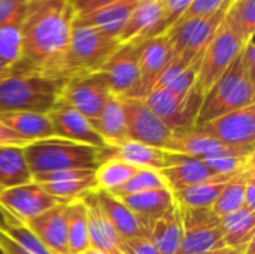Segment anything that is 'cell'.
Wrapping results in <instances>:
<instances>
[{
  "instance_id": "1",
  "label": "cell",
  "mask_w": 255,
  "mask_h": 254,
  "mask_svg": "<svg viewBox=\"0 0 255 254\" xmlns=\"http://www.w3.org/2000/svg\"><path fill=\"white\" fill-rule=\"evenodd\" d=\"M73 19L70 0H27L21 22V58L12 66V75L61 78Z\"/></svg>"
},
{
  "instance_id": "2",
  "label": "cell",
  "mask_w": 255,
  "mask_h": 254,
  "mask_svg": "<svg viewBox=\"0 0 255 254\" xmlns=\"http://www.w3.org/2000/svg\"><path fill=\"white\" fill-rule=\"evenodd\" d=\"M66 81L42 75H9L0 81V114H48L58 102Z\"/></svg>"
},
{
  "instance_id": "3",
  "label": "cell",
  "mask_w": 255,
  "mask_h": 254,
  "mask_svg": "<svg viewBox=\"0 0 255 254\" xmlns=\"http://www.w3.org/2000/svg\"><path fill=\"white\" fill-rule=\"evenodd\" d=\"M251 105H255V79L245 70L239 52L229 69L203 96L194 127Z\"/></svg>"
},
{
  "instance_id": "4",
  "label": "cell",
  "mask_w": 255,
  "mask_h": 254,
  "mask_svg": "<svg viewBox=\"0 0 255 254\" xmlns=\"http://www.w3.org/2000/svg\"><path fill=\"white\" fill-rule=\"evenodd\" d=\"M31 174L63 169H97L102 163V148L60 138H48L22 147Z\"/></svg>"
},
{
  "instance_id": "5",
  "label": "cell",
  "mask_w": 255,
  "mask_h": 254,
  "mask_svg": "<svg viewBox=\"0 0 255 254\" xmlns=\"http://www.w3.org/2000/svg\"><path fill=\"white\" fill-rule=\"evenodd\" d=\"M120 45L118 39L73 19L69 46L61 64V78L99 72Z\"/></svg>"
},
{
  "instance_id": "6",
  "label": "cell",
  "mask_w": 255,
  "mask_h": 254,
  "mask_svg": "<svg viewBox=\"0 0 255 254\" xmlns=\"http://www.w3.org/2000/svg\"><path fill=\"white\" fill-rule=\"evenodd\" d=\"M244 45L245 42L236 33V30L232 27V24L226 19L224 15L221 25L218 27L215 36L212 37V40L203 52L199 75L193 90L203 97L206 91L220 79V76L235 61Z\"/></svg>"
},
{
  "instance_id": "7",
  "label": "cell",
  "mask_w": 255,
  "mask_h": 254,
  "mask_svg": "<svg viewBox=\"0 0 255 254\" xmlns=\"http://www.w3.org/2000/svg\"><path fill=\"white\" fill-rule=\"evenodd\" d=\"M229 4L230 0H227L220 10L209 16L179 19L176 24H173L166 31L173 49V57H182L187 60L200 57L221 25Z\"/></svg>"
},
{
  "instance_id": "8",
  "label": "cell",
  "mask_w": 255,
  "mask_h": 254,
  "mask_svg": "<svg viewBox=\"0 0 255 254\" xmlns=\"http://www.w3.org/2000/svg\"><path fill=\"white\" fill-rule=\"evenodd\" d=\"M181 211L184 235L176 254H199L226 247L220 229V217L211 208L181 207Z\"/></svg>"
},
{
  "instance_id": "9",
  "label": "cell",
  "mask_w": 255,
  "mask_h": 254,
  "mask_svg": "<svg viewBox=\"0 0 255 254\" xmlns=\"http://www.w3.org/2000/svg\"><path fill=\"white\" fill-rule=\"evenodd\" d=\"M143 99L149 109L172 132L194 129L203 100V97L194 90H191L187 97H178L164 88H154Z\"/></svg>"
},
{
  "instance_id": "10",
  "label": "cell",
  "mask_w": 255,
  "mask_h": 254,
  "mask_svg": "<svg viewBox=\"0 0 255 254\" xmlns=\"http://www.w3.org/2000/svg\"><path fill=\"white\" fill-rule=\"evenodd\" d=\"M111 94L105 75L102 72H90L67 78L60 100L93 121L99 117Z\"/></svg>"
},
{
  "instance_id": "11",
  "label": "cell",
  "mask_w": 255,
  "mask_h": 254,
  "mask_svg": "<svg viewBox=\"0 0 255 254\" xmlns=\"http://www.w3.org/2000/svg\"><path fill=\"white\" fill-rule=\"evenodd\" d=\"M142 40L121 43L99 72L117 97H136L139 87V54Z\"/></svg>"
},
{
  "instance_id": "12",
  "label": "cell",
  "mask_w": 255,
  "mask_h": 254,
  "mask_svg": "<svg viewBox=\"0 0 255 254\" xmlns=\"http://www.w3.org/2000/svg\"><path fill=\"white\" fill-rule=\"evenodd\" d=\"M128 139L166 150L173 132L149 109L142 97H124Z\"/></svg>"
},
{
  "instance_id": "13",
  "label": "cell",
  "mask_w": 255,
  "mask_h": 254,
  "mask_svg": "<svg viewBox=\"0 0 255 254\" xmlns=\"http://www.w3.org/2000/svg\"><path fill=\"white\" fill-rule=\"evenodd\" d=\"M194 129L227 145H235V147L254 145L255 105L224 114Z\"/></svg>"
},
{
  "instance_id": "14",
  "label": "cell",
  "mask_w": 255,
  "mask_h": 254,
  "mask_svg": "<svg viewBox=\"0 0 255 254\" xmlns=\"http://www.w3.org/2000/svg\"><path fill=\"white\" fill-rule=\"evenodd\" d=\"M60 204L69 202L48 195L36 183L4 189L0 192V207L24 225Z\"/></svg>"
},
{
  "instance_id": "15",
  "label": "cell",
  "mask_w": 255,
  "mask_h": 254,
  "mask_svg": "<svg viewBox=\"0 0 255 254\" xmlns=\"http://www.w3.org/2000/svg\"><path fill=\"white\" fill-rule=\"evenodd\" d=\"M46 115L51 121L54 138L85 144L97 148L108 147L103 138L91 124V121L79 111L61 102L60 99Z\"/></svg>"
},
{
  "instance_id": "16",
  "label": "cell",
  "mask_w": 255,
  "mask_h": 254,
  "mask_svg": "<svg viewBox=\"0 0 255 254\" xmlns=\"http://www.w3.org/2000/svg\"><path fill=\"white\" fill-rule=\"evenodd\" d=\"M158 172L163 177L166 186L173 193L182 189L196 186V184H202V183H229L230 180L235 178L229 175H218L202 159L185 156V154H178V153H172L170 166Z\"/></svg>"
},
{
  "instance_id": "17",
  "label": "cell",
  "mask_w": 255,
  "mask_h": 254,
  "mask_svg": "<svg viewBox=\"0 0 255 254\" xmlns=\"http://www.w3.org/2000/svg\"><path fill=\"white\" fill-rule=\"evenodd\" d=\"M166 151L185 154L197 159H211L220 156H253L255 151V145H244L235 147L220 142L214 138H209L196 129L173 132Z\"/></svg>"
},
{
  "instance_id": "18",
  "label": "cell",
  "mask_w": 255,
  "mask_h": 254,
  "mask_svg": "<svg viewBox=\"0 0 255 254\" xmlns=\"http://www.w3.org/2000/svg\"><path fill=\"white\" fill-rule=\"evenodd\" d=\"M173 58L172 45L164 34L142 40L139 54V87L136 97H146Z\"/></svg>"
},
{
  "instance_id": "19",
  "label": "cell",
  "mask_w": 255,
  "mask_h": 254,
  "mask_svg": "<svg viewBox=\"0 0 255 254\" xmlns=\"http://www.w3.org/2000/svg\"><path fill=\"white\" fill-rule=\"evenodd\" d=\"M164 4L163 0H137L118 40H146L164 34Z\"/></svg>"
},
{
  "instance_id": "20",
  "label": "cell",
  "mask_w": 255,
  "mask_h": 254,
  "mask_svg": "<svg viewBox=\"0 0 255 254\" xmlns=\"http://www.w3.org/2000/svg\"><path fill=\"white\" fill-rule=\"evenodd\" d=\"M106 159H118L139 169L161 171L170 166L172 151L127 139L121 144L102 148V162H105Z\"/></svg>"
},
{
  "instance_id": "21",
  "label": "cell",
  "mask_w": 255,
  "mask_h": 254,
  "mask_svg": "<svg viewBox=\"0 0 255 254\" xmlns=\"http://www.w3.org/2000/svg\"><path fill=\"white\" fill-rule=\"evenodd\" d=\"M94 192L96 190L88 192L81 198L87 210L90 249L105 254H123L121 253L123 238L118 235L112 223L108 220V217L99 207Z\"/></svg>"
},
{
  "instance_id": "22",
  "label": "cell",
  "mask_w": 255,
  "mask_h": 254,
  "mask_svg": "<svg viewBox=\"0 0 255 254\" xmlns=\"http://www.w3.org/2000/svg\"><path fill=\"white\" fill-rule=\"evenodd\" d=\"M66 205L60 204L31 219L25 226L52 254H69Z\"/></svg>"
},
{
  "instance_id": "23",
  "label": "cell",
  "mask_w": 255,
  "mask_h": 254,
  "mask_svg": "<svg viewBox=\"0 0 255 254\" xmlns=\"http://www.w3.org/2000/svg\"><path fill=\"white\" fill-rule=\"evenodd\" d=\"M94 195L99 207L123 240L148 238V228L145 223L118 198L103 190H96Z\"/></svg>"
},
{
  "instance_id": "24",
  "label": "cell",
  "mask_w": 255,
  "mask_h": 254,
  "mask_svg": "<svg viewBox=\"0 0 255 254\" xmlns=\"http://www.w3.org/2000/svg\"><path fill=\"white\" fill-rule=\"evenodd\" d=\"M184 235L182 211L179 204H175L149 226L148 240L161 254H176Z\"/></svg>"
},
{
  "instance_id": "25",
  "label": "cell",
  "mask_w": 255,
  "mask_h": 254,
  "mask_svg": "<svg viewBox=\"0 0 255 254\" xmlns=\"http://www.w3.org/2000/svg\"><path fill=\"white\" fill-rule=\"evenodd\" d=\"M136 1L137 0H120L117 3L91 10L85 15L75 16V19L81 24L91 25L111 37L118 39Z\"/></svg>"
},
{
  "instance_id": "26",
  "label": "cell",
  "mask_w": 255,
  "mask_h": 254,
  "mask_svg": "<svg viewBox=\"0 0 255 254\" xmlns=\"http://www.w3.org/2000/svg\"><path fill=\"white\" fill-rule=\"evenodd\" d=\"M91 124L103 138L106 145H117L127 141V114L123 97L111 94L103 105L99 117L93 120Z\"/></svg>"
},
{
  "instance_id": "27",
  "label": "cell",
  "mask_w": 255,
  "mask_h": 254,
  "mask_svg": "<svg viewBox=\"0 0 255 254\" xmlns=\"http://www.w3.org/2000/svg\"><path fill=\"white\" fill-rule=\"evenodd\" d=\"M118 199L145 223V226L148 228V234L152 222L157 220L160 216H163L175 204L173 192L167 187L139 193V195H128Z\"/></svg>"
},
{
  "instance_id": "28",
  "label": "cell",
  "mask_w": 255,
  "mask_h": 254,
  "mask_svg": "<svg viewBox=\"0 0 255 254\" xmlns=\"http://www.w3.org/2000/svg\"><path fill=\"white\" fill-rule=\"evenodd\" d=\"M220 229L224 246L244 253L247 246L255 241V211L244 207L232 214L220 217Z\"/></svg>"
},
{
  "instance_id": "29",
  "label": "cell",
  "mask_w": 255,
  "mask_h": 254,
  "mask_svg": "<svg viewBox=\"0 0 255 254\" xmlns=\"http://www.w3.org/2000/svg\"><path fill=\"white\" fill-rule=\"evenodd\" d=\"M0 121L27 142L54 138L52 126L46 114L36 112H4Z\"/></svg>"
},
{
  "instance_id": "30",
  "label": "cell",
  "mask_w": 255,
  "mask_h": 254,
  "mask_svg": "<svg viewBox=\"0 0 255 254\" xmlns=\"http://www.w3.org/2000/svg\"><path fill=\"white\" fill-rule=\"evenodd\" d=\"M33 183L22 147H0V189H12Z\"/></svg>"
},
{
  "instance_id": "31",
  "label": "cell",
  "mask_w": 255,
  "mask_h": 254,
  "mask_svg": "<svg viewBox=\"0 0 255 254\" xmlns=\"http://www.w3.org/2000/svg\"><path fill=\"white\" fill-rule=\"evenodd\" d=\"M66 217L69 254H82L90 249L87 210L82 199H75L66 205Z\"/></svg>"
},
{
  "instance_id": "32",
  "label": "cell",
  "mask_w": 255,
  "mask_h": 254,
  "mask_svg": "<svg viewBox=\"0 0 255 254\" xmlns=\"http://www.w3.org/2000/svg\"><path fill=\"white\" fill-rule=\"evenodd\" d=\"M137 171H139V168L128 165L123 160L106 159L105 162H102L99 165V168L96 169V174H94L97 190L111 193V192L117 190L118 187H121L124 183H127Z\"/></svg>"
},
{
  "instance_id": "33",
  "label": "cell",
  "mask_w": 255,
  "mask_h": 254,
  "mask_svg": "<svg viewBox=\"0 0 255 254\" xmlns=\"http://www.w3.org/2000/svg\"><path fill=\"white\" fill-rule=\"evenodd\" d=\"M254 169H250L248 172L235 177L233 180H230L229 183H226V186L223 187L220 196L217 198V201L212 205V213L217 217H224L227 214H232L241 208L245 207V184H247V178L254 174Z\"/></svg>"
},
{
  "instance_id": "34",
  "label": "cell",
  "mask_w": 255,
  "mask_h": 254,
  "mask_svg": "<svg viewBox=\"0 0 255 254\" xmlns=\"http://www.w3.org/2000/svg\"><path fill=\"white\" fill-rule=\"evenodd\" d=\"M226 183H202L173 193L175 201L184 208H212Z\"/></svg>"
},
{
  "instance_id": "35",
  "label": "cell",
  "mask_w": 255,
  "mask_h": 254,
  "mask_svg": "<svg viewBox=\"0 0 255 254\" xmlns=\"http://www.w3.org/2000/svg\"><path fill=\"white\" fill-rule=\"evenodd\" d=\"M226 19L247 43L254 37L255 0H230L226 10Z\"/></svg>"
},
{
  "instance_id": "36",
  "label": "cell",
  "mask_w": 255,
  "mask_h": 254,
  "mask_svg": "<svg viewBox=\"0 0 255 254\" xmlns=\"http://www.w3.org/2000/svg\"><path fill=\"white\" fill-rule=\"evenodd\" d=\"M0 231L27 253L52 254L24 223H21L19 220H16L6 211H4V222L0 226Z\"/></svg>"
},
{
  "instance_id": "37",
  "label": "cell",
  "mask_w": 255,
  "mask_h": 254,
  "mask_svg": "<svg viewBox=\"0 0 255 254\" xmlns=\"http://www.w3.org/2000/svg\"><path fill=\"white\" fill-rule=\"evenodd\" d=\"M164 187H167V186H166V183H164V180L158 171L139 169L127 183H124L117 190L111 192V195L115 198H123V196L139 195V193H145V192H151V190H157V189H164Z\"/></svg>"
},
{
  "instance_id": "38",
  "label": "cell",
  "mask_w": 255,
  "mask_h": 254,
  "mask_svg": "<svg viewBox=\"0 0 255 254\" xmlns=\"http://www.w3.org/2000/svg\"><path fill=\"white\" fill-rule=\"evenodd\" d=\"M37 184V183H36ZM48 195L61 199L64 202H72L75 199H81L84 195L88 192L97 190L96 178H85V180H78V181H67V183H46V184H39Z\"/></svg>"
},
{
  "instance_id": "39",
  "label": "cell",
  "mask_w": 255,
  "mask_h": 254,
  "mask_svg": "<svg viewBox=\"0 0 255 254\" xmlns=\"http://www.w3.org/2000/svg\"><path fill=\"white\" fill-rule=\"evenodd\" d=\"M0 58L13 66L21 58V24L0 27Z\"/></svg>"
},
{
  "instance_id": "40",
  "label": "cell",
  "mask_w": 255,
  "mask_h": 254,
  "mask_svg": "<svg viewBox=\"0 0 255 254\" xmlns=\"http://www.w3.org/2000/svg\"><path fill=\"white\" fill-rule=\"evenodd\" d=\"M202 57L196 58L190 66H187L184 70H181L178 75H175L163 88L170 91L172 94L178 96V97H187V94L193 90L197 75H199V69H200V63H202Z\"/></svg>"
},
{
  "instance_id": "41",
  "label": "cell",
  "mask_w": 255,
  "mask_h": 254,
  "mask_svg": "<svg viewBox=\"0 0 255 254\" xmlns=\"http://www.w3.org/2000/svg\"><path fill=\"white\" fill-rule=\"evenodd\" d=\"M94 169H63L55 172H45V174H34L33 183L46 184V183H67V181H78L94 177Z\"/></svg>"
},
{
  "instance_id": "42",
  "label": "cell",
  "mask_w": 255,
  "mask_h": 254,
  "mask_svg": "<svg viewBox=\"0 0 255 254\" xmlns=\"http://www.w3.org/2000/svg\"><path fill=\"white\" fill-rule=\"evenodd\" d=\"M27 0H0V27L21 24L25 15Z\"/></svg>"
},
{
  "instance_id": "43",
  "label": "cell",
  "mask_w": 255,
  "mask_h": 254,
  "mask_svg": "<svg viewBox=\"0 0 255 254\" xmlns=\"http://www.w3.org/2000/svg\"><path fill=\"white\" fill-rule=\"evenodd\" d=\"M227 0H193L187 12L182 15L181 19H190V18H202V16H209L220 10L223 4Z\"/></svg>"
},
{
  "instance_id": "44",
  "label": "cell",
  "mask_w": 255,
  "mask_h": 254,
  "mask_svg": "<svg viewBox=\"0 0 255 254\" xmlns=\"http://www.w3.org/2000/svg\"><path fill=\"white\" fill-rule=\"evenodd\" d=\"M193 0H163L164 4V31L176 24L187 12Z\"/></svg>"
},
{
  "instance_id": "45",
  "label": "cell",
  "mask_w": 255,
  "mask_h": 254,
  "mask_svg": "<svg viewBox=\"0 0 255 254\" xmlns=\"http://www.w3.org/2000/svg\"><path fill=\"white\" fill-rule=\"evenodd\" d=\"M123 254H161L148 238H133L123 240L121 243Z\"/></svg>"
},
{
  "instance_id": "46",
  "label": "cell",
  "mask_w": 255,
  "mask_h": 254,
  "mask_svg": "<svg viewBox=\"0 0 255 254\" xmlns=\"http://www.w3.org/2000/svg\"><path fill=\"white\" fill-rule=\"evenodd\" d=\"M117 1H120V0H70V4L73 7L75 16H81L91 10H96L99 7H103V6H108V4H112Z\"/></svg>"
},
{
  "instance_id": "47",
  "label": "cell",
  "mask_w": 255,
  "mask_h": 254,
  "mask_svg": "<svg viewBox=\"0 0 255 254\" xmlns=\"http://www.w3.org/2000/svg\"><path fill=\"white\" fill-rule=\"evenodd\" d=\"M27 142L25 139L19 138L16 133H13L9 127H6L0 121V147H7V145H16V147H25Z\"/></svg>"
},
{
  "instance_id": "48",
  "label": "cell",
  "mask_w": 255,
  "mask_h": 254,
  "mask_svg": "<svg viewBox=\"0 0 255 254\" xmlns=\"http://www.w3.org/2000/svg\"><path fill=\"white\" fill-rule=\"evenodd\" d=\"M245 208L255 211V172L247 178V184H245Z\"/></svg>"
},
{
  "instance_id": "49",
  "label": "cell",
  "mask_w": 255,
  "mask_h": 254,
  "mask_svg": "<svg viewBox=\"0 0 255 254\" xmlns=\"http://www.w3.org/2000/svg\"><path fill=\"white\" fill-rule=\"evenodd\" d=\"M0 249L4 254H30L24 252L19 246H16L9 237H6L1 231H0Z\"/></svg>"
},
{
  "instance_id": "50",
  "label": "cell",
  "mask_w": 255,
  "mask_h": 254,
  "mask_svg": "<svg viewBox=\"0 0 255 254\" xmlns=\"http://www.w3.org/2000/svg\"><path fill=\"white\" fill-rule=\"evenodd\" d=\"M199 254H244L241 250L236 249H230V247H223V249H217V250H211V252H205V253Z\"/></svg>"
},
{
  "instance_id": "51",
  "label": "cell",
  "mask_w": 255,
  "mask_h": 254,
  "mask_svg": "<svg viewBox=\"0 0 255 254\" xmlns=\"http://www.w3.org/2000/svg\"><path fill=\"white\" fill-rule=\"evenodd\" d=\"M9 75H12V66L0 58V81L7 78Z\"/></svg>"
},
{
  "instance_id": "52",
  "label": "cell",
  "mask_w": 255,
  "mask_h": 254,
  "mask_svg": "<svg viewBox=\"0 0 255 254\" xmlns=\"http://www.w3.org/2000/svg\"><path fill=\"white\" fill-rule=\"evenodd\" d=\"M3 222H4V210L0 207V226L3 225ZM0 254H4L3 252H1V249H0Z\"/></svg>"
},
{
  "instance_id": "53",
  "label": "cell",
  "mask_w": 255,
  "mask_h": 254,
  "mask_svg": "<svg viewBox=\"0 0 255 254\" xmlns=\"http://www.w3.org/2000/svg\"><path fill=\"white\" fill-rule=\"evenodd\" d=\"M82 254H105V253H100V252H97V250H93V249H88L87 252H84Z\"/></svg>"
},
{
  "instance_id": "54",
  "label": "cell",
  "mask_w": 255,
  "mask_h": 254,
  "mask_svg": "<svg viewBox=\"0 0 255 254\" xmlns=\"http://www.w3.org/2000/svg\"><path fill=\"white\" fill-rule=\"evenodd\" d=\"M232 1H235V0H232Z\"/></svg>"
},
{
  "instance_id": "55",
  "label": "cell",
  "mask_w": 255,
  "mask_h": 254,
  "mask_svg": "<svg viewBox=\"0 0 255 254\" xmlns=\"http://www.w3.org/2000/svg\"><path fill=\"white\" fill-rule=\"evenodd\" d=\"M0 192H1V189H0Z\"/></svg>"
}]
</instances>
